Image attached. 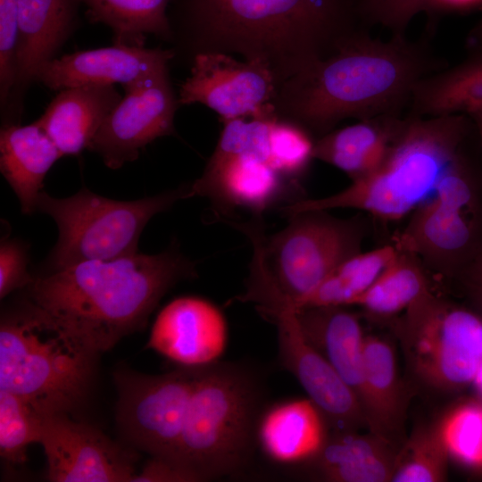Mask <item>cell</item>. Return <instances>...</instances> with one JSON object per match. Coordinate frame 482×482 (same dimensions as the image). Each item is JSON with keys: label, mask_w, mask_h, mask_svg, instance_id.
Masks as SVG:
<instances>
[{"label": "cell", "mask_w": 482, "mask_h": 482, "mask_svg": "<svg viewBox=\"0 0 482 482\" xmlns=\"http://www.w3.org/2000/svg\"><path fill=\"white\" fill-rule=\"evenodd\" d=\"M482 111V55L445 68L415 87L409 112L418 116H441Z\"/></svg>", "instance_id": "obj_27"}, {"label": "cell", "mask_w": 482, "mask_h": 482, "mask_svg": "<svg viewBox=\"0 0 482 482\" xmlns=\"http://www.w3.org/2000/svg\"><path fill=\"white\" fill-rule=\"evenodd\" d=\"M202 368L162 375L117 371V422L125 439L151 456L172 457Z\"/></svg>", "instance_id": "obj_13"}, {"label": "cell", "mask_w": 482, "mask_h": 482, "mask_svg": "<svg viewBox=\"0 0 482 482\" xmlns=\"http://www.w3.org/2000/svg\"><path fill=\"white\" fill-rule=\"evenodd\" d=\"M190 197L191 184L133 201L107 198L85 187L66 198L42 191L37 210L52 217L59 230L46 262V273L137 253L139 237L151 218Z\"/></svg>", "instance_id": "obj_8"}, {"label": "cell", "mask_w": 482, "mask_h": 482, "mask_svg": "<svg viewBox=\"0 0 482 482\" xmlns=\"http://www.w3.org/2000/svg\"><path fill=\"white\" fill-rule=\"evenodd\" d=\"M29 254L25 244L17 239L3 238L0 245V297L28 287L33 277L28 271Z\"/></svg>", "instance_id": "obj_37"}, {"label": "cell", "mask_w": 482, "mask_h": 482, "mask_svg": "<svg viewBox=\"0 0 482 482\" xmlns=\"http://www.w3.org/2000/svg\"><path fill=\"white\" fill-rule=\"evenodd\" d=\"M39 444L49 481L131 482L136 474L130 453L69 413L44 415Z\"/></svg>", "instance_id": "obj_16"}, {"label": "cell", "mask_w": 482, "mask_h": 482, "mask_svg": "<svg viewBox=\"0 0 482 482\" xmlns=\"http://www.w3.org/2000/svg\"><path fill=\"white\" fill-rule=\"evenodd\" d=\"M169 19L175 55L237 54L278 87L363 29L356 0H176Z\"/></svg>", "instance_id": "obj_1"}, {"label": "cell", "mask_w": 482, "mask_h": 482, "mask_svg": "<svg viewBox=\"0 0 482 482\" xmlns=\"http://www.w3.org/2000/svg\"><path fill=\"white\" fill-rule=\"evenodd\" d=\"M404 117L384 114L333 129L315 140L314 159L342 170L351 181L365 178L384 161Z\"/></svg>", "instance_id": "obj_24"}, {"label": "cell", "mask_w": 482, "mask_h": 482, "mask_svg": "<svg viewBox=\"0 0 482 482\" xmlns=\"http://www.w3.org/2000/svg\"><path fill=\"white\" fill-rule=\"evenodd\" d=\"M330 431L326 417L313 401L295 398L262 411L256 443L278 464H309L323 448Z\"/></svg>", "instance_id": "obj_21"}, {"label": "cell", "mask_w": 482, "mask_h": 482, "mask_svg": "<svg viewBox=\"0 0 482 482\" xmlns=\"http://www.w3.org/2000/svg\"><path fill=\"white\" fill-rule=\"evenodd\" d=\"M450 456L437 422L422 425L400 446L391 482H441Z\"/></svg>", "instance_id": "obj_31"}, {"label": "cell", "mask_w": 482, "mask_h": 482, "mask_svg": "<svg viewBox=\"0 0 482 482\" xmlns=\"http://www.w3.org/2000/svg\"><path fill=\"white\" fill-rule=\"evenodd\" d=\"M262 384L236 363L202 368L172 459L203 481L240 470L249 460L262 412Z\"/></svg>", "instance_id": "obj_6"}, {"label": "cell", "mask_w": 482, "mask_h": 482, "mask_svg": "<svg viewBox=\"0 0 482 482\" xmlns=\"http://www.w3.org/2000/svg\"><path fill=\"white\" fill-rule=\"evenodd\" d=\"M397 253L392 243L351 256L299 301L295 308L355 305Z\"/></svg>", "instance_id": "obj_30"}, {"label": "cell", "mask_w": 482, "mask_h": 482, "mask_svg": "<svg viewBox=\"0 0 482 482\" xmlns=\"http://www.w3.org/2000/svg\"><path fill=\"white\" fill-rule=\"evenodd\" d=\"M98 353L29 301L0 326V390L41 414L70 413L85 399Z\"/></svg>", "instance_id": "obj_5"}, {"label": "cell", "mask_w": 482, "mask_h": 482, "mask_svg": "<svg viewBox=\"0 0 482 482\" xmlns=\"http://www.w3.org/2000/svg\"><path fill=\"white\" fill-rule=\"evenodd\" d=\"M174 57L172 49L113 44L54 58L41 68L36 81L51 90L86 84L124 87L169 66Z\"/></svg>", "instance_id": "obj_18"}, {"label": "cell", "mask_w": 482, "mask_h": 482, "mask_svg": "<svg viewBox=\"0 0 482 482\" xmlns=\"http://www.w3.org/2000/svg\"><path fill=\"white\" fill-rule=\"evenodd\" d=\"M122 87L124 96L88 147L112 170L137 160L141 150L156 138L173 135L174 117L179 105L169 66Z\"/></svg>", "instance_id": "obj_14"}, {"label": "cell", "mask_w": 482, "mask_h": 482, "mask_svg": "<svg viewBox=\"0 0 482 482\" xmlns=\"http://www.w3.org/2000/svg\"><path fill=\"white\" fill-rule=\"evenodd\" d=\"M315 138L303 127L276 118L270 129V152L275 170L287 180L300 185L314 160Z\"/></svg>", "instance_id": "obj_34"}, {"label": "cell", "mask_w": 482, "mask_h": 482, "mask_svg": "<svg viewBox=\"0 0 482 482\" xmlns=\"http://www.w3.org/2000/svg\"><path fill=\"white\" fill-rule=\"evenodd\" d=\"M44 415L20 396L0 390V453L12 464L26 461L29 445L39 443Z\"/></svg>", "instance_id": "obj_33"}, {"label": "cell", "mask_w": 482, "mask_h": 482, "mask_svg": "<svg viewBox=\"0 0 482 482\" xmlns=\"http://www.w3.org/2000/svg\"><path fill=\"white\" fill-rule=\"evenodd\" d=\"M195 277V262L172 245L156 254L75 264L27 287L32 304L99 353L142 328L170 288Z\"/></svg>", "instance_id": "obj_3"}, {"label": "cell", "mask_w": 482, "mask_h": 482, "mask_svg": "<svg viewBox=\"0 0 482 482\" xmlns=\"http://www.w3.org/2000/svg\"><path fill=\"white\" fill-rule=\"evenodd\" d=\"M288 224L267 236L261 217L229 221L246 235L253 259L278 291L295 305L333 270L362 252L368 234L363 215L338 218L325 210H307L287 217Z\"/></svg>", "instance_id": "obj_7"}, {"label": "cell", "mask_w": 482, "mask_h": 482, "mask_svg": "<svg viewBox=\"0 0 482 482\" xmlns=\"http://www.w3.org/2000/svg\"><path fill=\"white\" fill-rule=\"evenodd\" d=\"M400 446L369 431H330L319 454L309 464L328 482L391 481Z\"/></svg>", "instance_id": "obj_25"}, {"label": "cell", "mask_w": 482, "mask_h": 482, "mask_svg": "<svg viewBox=\"0 0 482 482\" xmlns=\"http://www.w3.org/2000/svg\"><path fill=\"white\" fill-rule=\"evenodd\" d=\"M392 243L428 271L455 280L482 253L481 162L461 152Z\"/></svg>", "instance_id": "obj_9"}, {"label": "cell", "mask_w": 482, "mask_h": 482, "mask_svg": "<svg viewBox=\"0 0 482 482\" xmlns=\"http://www.w3.org/2000/svg\"><path fill=\"white\" fill-rule=\"evenodd\" d=\"M444 62L427 40L406 34L383 40L362 29L282 82L275 112L317 139L345 119L403 113L417 84L445 69Z\"/></svg>", "instance_id": "obj_2"}, {"label": "cell", "mask_w": 482, "mask_h": 482, "mask_svg": "<svg viewBox=\"0 0 482 482\" xmlns=\"http://www.w3.org/2000/svg\"><path fill=\"white\" fill-rule=\"evenodd\" d=\"M471 118L478 135L479 150H480V158L482 163V111L475 112L471 115H468Z\"/></svg>", "instance_id": "obj_41"}, {"label": "cell", "mask_w": 482, "mask_h": 482, "mask_svg": "<svg viewBox=\"0 0 482 482\" xmlns=\"http://www.w3.org/2000/svg\"><path fill=\"white\" fill-rule=\"evenodd\" d=\"M389 323L420 386L448 394L473 384L482 366L480 314L430 290Z\"/></svg>", "instance_id": "obj_10"}, {"label": "cell", "mask_w": 482, "mask_h": 482, "mask_svg": "<svg viewBox=\"0 0 482 482\" xmlns=\"http://www.w3.org/2000/svg\"><path fill=\"white\" fill-rule=\"evenodd\" d=\"M475 386L479 395L482 397V366L478 370V373L472 384Z\"/></svg>", "instance_id": "obj_42"}, {"label": "cell", "mask_w": 482, "mask_h": 482, "mask_svg": "<svg viewBox=\"0 0 482 482\" xmlns=\"http://www.w3.org/2000/svg\"><path fill=\"white\" fill-rule=\"evenodd\" d=\"M469 301L470 307L482 316V253L455 279Z\"/></svg>", "instance_id": "obj_39"}, {"label": "cell", "mask_w": 482, "mask_h": 482, "mask_svg": "<svg viewBox=\"0 0 482 482\" xmlns=\"http://www.w3.org/2000/svg\"><path fill=\"white\" fill-rule=\"evenodd\" d=\"M202 478L175 459L151 456L139 474H135L131 482H196Z\"/></svg>", "instance_id": "obj_38"}, {"label": "cell", "mask_w": 482, "mask_h": 482, "mask_svg": "<svg viewBox=\"0 0 482 482\" xmlns=\"http://www.w3.org/2000/svg\"><path fill=\"white\" fill-rule=\"evenodd\" d=\"M272 120L237 118L223 120L217 145L200 178L191 183L193 196L211 201L218 217L236 209L261 217L269 208L290 204L301 193L271 163L270 129Z\"/></svg>", "instance_id": "obj_11"}, {"label": "cell", "mask_w": 482, "mask_h": 482, "mask_svg": "<svg viewBox=\"0 0 482 482\" xmlns=\"http://www.w3.org/2000/svg\"><path fill=\"white\" fill-rule=\"evenodd\" d=\"M227 342V321L219 307L201 297L182 296L159 312L147 347L181 367L198 368L217 362Z\"/></svg>", "instance_id": "obj_17"}, {"label": "cell", "mask_w": 482, "mask_h": 482, "mask_svg": "<svg viewBox=\"0 0 482 482\" xmlns=\"http://www.w3.org/2000/svg\"><path fill=\"white\" fill-rule=\"evenodd\" d=\"M430 290L428 270L420 260L398 250L395 258L355 305L373 319L389 321Z\"/></svg>", "instance_id": "obj_29"}, {"label": "cell", "mask_w": 482, "mask_h": 482, "mask_svg": "<svg viewBox=\"0 0 482 482\" xmlns=\"http://www.w3.org/2000/svg\"><path fill=\"white\" fill-rule=\"evenodd\" d=\"M62 154L35 121L4 124L0 131V170L14 191L24 214H32L46 175Z\"/></svg>", "instance_id": "obj_26"}, {"label": "cell", "mask_w": 482, "mask_h": 482, "mask_svg": "<svg viewBox=\"0 0 482 482\" xmlns=\"http://www.w3.org/2000/svg\"><path fill=\"white\" fill-rule=\"evenodd\" d=\"M114 85L86 84L59 90L36 122L62 156L88 149L102 124L121 99Z\"/></svg>", "instance_id": "obj_22"}, {"label": "cell", "mask_w": 482, "mask_h": 482, "mask_svg": "<svg viewBox=\"0 0 482 482\" xmlns=\"http://www.w3.org/2000/svg\"><path fill=\"white\" fill-rule=\"evenodd\" d=\"M244 300L253 303L262 314L274 321L282 365L322 411L331 431L366 427L358 398L308 340L294 304L269 281L253 284Z\"/></svg>", "instance_id": "obj_12"}, {"label": "cell", "mask_w": 482, "mask_h": 482, "mask_svg": "<svg viewBox=\"0 0 482 482\" xmlns=\"http://www.w3.org/2000/svg\"><path fill=\"white\" fill-rule=\"evenodd\" d=\"M81 0H18L19 43L15 81L8 105L20 115L24 95L41 68L74 31Z\"/></svg>", "instance_id": "obj_19"}, {"label": "cell", "mask_w": 482, "mask_h": 482, "mask_svg": "<svg viewBox=\"0 0 482 482\" xmlns=\"http://www.w3.org/2000/svg\"><path fill=\"white\" fill-rule=\"evenodd\" d=\"M431 0H356L362 25H379L392 35H403L410 22L422 12H428Z\"/></svg>", "instance_id": "obj_35"}, {"label": "cell", "mask_w": 482, "mask_h": 482, "mask_svg": "<svg viewBox=\"0 0 482 482\" xmlns=\"http://www.w3.org/2000/svg\"><path fill=\"white\" fill-rule=\"evenodd\" d=\"M363 385L361 395L366 427L401 446L411 393L400 378L392 345L384 337L367 335L363 346Z\"/></svg>", "instance_id": "obj_20"}, {"label": "cell", "mask_w": 482, "mask_h": 482, "mask_svg": "<svg viewBox=\"0 0 482 482\" xmlns=\"http://www.w3.org/2000/svg\"><path fill=\"white\" fill-rule=\"evenodd\" d=\"M19 43L18 0H0V104L8 105L15 81Z\"/></svg>", "instance_id": "obj_36"}, {"label": "cell", "mask_w": 482, "mask_h": 482, "mask_svg": "<svg viewBox=\"0 0 482 482\" xmlns=\"http://www.w3.org/2000/svg\"><path fill=\"white\" fill-rule=\"evenodd\" d=\"M474 131L466 114L407 112L386 156L372 173L333 195L303 198L279 212L289 217L307 210L354 209L382 221L399 220L431 196Z\"/></svg>", "instance_id": "obj_4"}, {"label": "cell", "mask_w": 482, "mask_h": 482, "mask_svg": "<svg viewBox=\"0 0 482 482\" xmlns=\"http://www.w3.org/2000/svg\"><path fill=\"white\" fill-rule=\"evenodd\" d=\"M441 11H456L482 4V0H433Z\"/></svg>", "instance_id": "obj_40"}, {"label": "cell", "mask_w": 482, "mask_h": 482, "mask_svg": "<svg viewBox=\"0 0 482 482\" xmlns=\"http://www.w3.org/2000/svg\"><path fill=\"white\" fill-rule=\"evenodd\" d=\"M303 331L361 403L365 335L358 316L346 306L296 309Z\"/></svg>", "instance_id": "obj_23"}, {"label": "cell", "mask_w": 482, "mask_h": 482, "mask_svg": "<svg viewBox=\"0 0 482 482\" xmlns=\"http://www.w3.org/2000/svg\"><path fill=\"white\" fill-rule=\"evenodd\" d=\"M437 424L449 456L465 468L482 473V401L454 404Z\"/></svg>", "instance_id": "obj_32"}, {"label": "cell", "mask_w": 482, "mask_h": 482, "mask_svg": "<svg viewBox=\"0 0 482 482\" xmlns=\"http://www.w3.org/2000/svg\"><path fill=\"white\" fill-rule=\"evenodd\" d=\"M278 84L271 71L257 61L235 59L224 53H202L191 60L190 76L179 88V105L201 104L220 120L274 118Z\"/></svg>", "instance_id": "obj_15"}, {"label": "cell", "mask_w": 482, "mask_h": 482, "mask_svg": "<svg viewBox=\"0 0 482 482\" xmlns=\"http://www.w3.org/2000/svg\"><path fill=\"white\" fill-rule=\"evenodd\" d=\"M92 23H103L113 33V44L145 46L147 35L171 41L167 7L170 0H81Z\"/></svg>", "instance_id": "obj_28"}]
</instances>
